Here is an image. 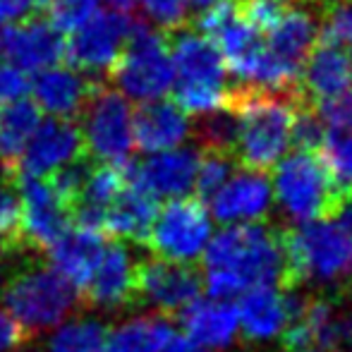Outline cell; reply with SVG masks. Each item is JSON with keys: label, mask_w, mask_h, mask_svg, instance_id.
Wrapping results in <instances>:
<instances>
[{"label": "cell", "mask_w": 352, "mask_h": 352, "mask_svg": "<svg viewBox=\"0 0 352 352\" xmlns=\"http://www.w3.org/2000/svg\"><path fill=\"white\" fill-rule=\"evenodd\" d=\"M336 226L343 230V235L348 237L350 247H352V195L350 197H343V199L336 204Z\"/></svg>", "instance_id": "ee69618b"}, {"label": "cell", "mask_w": 352, "mask_h": 352, "mask_svg": "<svg viewBox=\"0 0 352 352\" xmlns=\"http://www.w3.org/2000/svg\"><path fill=\"white\" fill-rule=\"evenodd\" d=\"M173 326L161 314H135L108 331L106 352H163Z\"/></svg>", "instance_id": "83f0119b"}, {"label": "cell", "mask_w": 352, "mask_h": 352, "mask_svg": "<svg viewBox=\"0 0 352 352\" xmlns=\"http://www.w3.org/2000/svg\"><path fill=\"white\" fill-rule=\"evenodd\" d=\"M329 132H352V87L329 101L314 103Z\"/></svg>", "instance_id": "74e56055"}, {"label": "cell", "mask_w": 352, "mask_h": 352, "mask_svg": "<svg viewBox=\"0 0 352 352\" xmlns=\"http://www.w3.org/2000/svg\"><path fill=\"white\" fill-rule=\"evenodd\" d=\"M292 3L295 0H240L237 12L254 32L266 36L280 22L283 14L292 8Z\"/></svg>", "instance_id": "8d00e7d4"}, {"label": "cell", "mask_w": 352, "mask_h": 352, "mask_svg": "<svg viewBox=\"0 0 352 352\" xmlns=\"http://www.w3.org/2000/svg\"><path fill=\"white\" fill-rule=\"evenodd\" d=\"M163 352H209V350H204L201 345H197L195 340L185 338V336H173L166 348H163Z\"/></svg>", "instance_id": "f6af8a7d"}, {"label": "cell", "mask_w": 352, "mask_h": 352, "mask_svg": "<svg viewBox=\"0 0 352 352\" xmlns=\"http://www.w3.org/2000/svg\"><path fill=\"white\" fill-rule=\"evenodd\" d=\"M38 125H41V111L27 98L8 103L0 111V161L5 166L14 168Z\"/></svg>", "instance_id": "f1b7e54d"}, {"label": "cell", "mask_w": 352, "mask_h": 352, "mask_svg": "<svg viewBox=\"0 0 352 352\" xmlns=\"http://www.w3.org/2000/svg\"><path fill=\"white\" fill-rule=\"evenodd\" d=\"M158 211V199L151 197L146 190L132 185L125 177V187L120 195L108 206L103 228L111 235L122 237L130 242H146V235L151 230V223Z\"/></svg>", "instance_id": "4316f807"}, {"label": "cell", "mask_w": 352, "mask_h": 352, "mask_svg": "<svg viewBox=\"0 0 352 352\" xmlns=\"http://www.w3.org/2000/svg\"><path fill=\"white\" fill-rule=\"evenodd\" d=\"M221 3H228V0H187V8L195 12V17H199V14L209 12V10L218 8Z\"/></svg>", "instance_id": "7dc6e473"}, {"label": "cell", "mask_w": 352, "mask_h": 352, "mask_svg": "<svg viewBox=\"0 0 352 352\" xmlns=\"http://www.w3.org/2000/svg\"><path fill=\"white\" fill-rule=\"evenodd\" d=\"M173 72H175V103L187 116H209L228 101L226 63L211 38L197 29H175L168 38Z\"/></svg>", "instance_id": "3957f363"}, {"label": "cell", "mask_w": 352, "mask_h": 352, "mask_svg": "<svg viewBox=\"0 0 352 352\" xmlns=\"http://www.w3.org/2000/svg\"><path fill=\"white\" fill-rule=\"evenodd\" d=\"M237 163L230 153L223 151H201L199 153V168L195 177V192L204 204L228 182V177L235 173Z\"/></svg>", "instance_id": "e575fe53"}, {"label": "cell", "mask_w": 352, "mask_h": 352, "mask_svg": "<svg viewBox=\"0 0 352 352\" xmlns=\"http://www.w3.org/2000/svg\"><path fill=\"white\" fill-rule=\"evenodd\" d=\"M285 264L295 278L311 285H336L352 276V247L336 221H321L295 226L287 237Z\"/></svg>", "instance_id": "5b68a950"}, {"label": "cell", "mask_w": 352, "mask_h": 352, "mask_svg": "<svg viewBox=\"0 0 352 352\" xmlns=\"http://www.w3.org/2000/svg\"><path fill=\"white\" fill-rule=\"evenodd\" d=\"M338 201L352 195V132H329L319 151Z\"/></svg>", "instance_id": "4dcf8cb0"}, {"label": "cell", "mask_w": 352, "mask_h": 352, "mask_svg": "<svg viewBox=\"0 0 352 352\" xmlns=\"http://www.w3.org/2000/svg\"><path fill=\"white\" fill-rule=\"evenodd\" d=\"M17 204V245L48 250L70 228V206L51 180L19 177Z\"/></svg>", "instance_id": "30bf717a"}, {"label": "cell", "mask_w": 352, "mask_h": 352, "mask_svg": "<svg viewBox=\"0 0 352 352\" xmlns=\"http://www.w3.org/2000/svg\"><path fill=\"white\" fill-rule=\"evenodd\" d=\"M3 300L24 333H41L67 321L77 305V290L51 266H29L8 283Z\"/></svg>", "instance_id": "8992f818"}, {"label": "cell", "mask_w": 352, "mask_h": 352, "mask_svg": "<svg viewBox=\"0 0 352 352\" xmlns=\"http://www.w3.org/2000/svg\"><path fill=\"white\" fill-rule=\"evenodd\" d=\"M19 204L17 195L10 185L0 182V245H17Z\"/></svg>", "instance_id": "ab89813d"}, {"label": "cell", "mask_w": 352, "mask_h": 352, "mask_svg": "<svg viewBox=\"0 0 352 352\" xmlns=\"http://www.w3.org/2000/svg\"><path fill=\"white\" fill-rule=\"evenodd\" d=\"M32 84L24 70H19L12 63H0V103L8 106V103L22 101L29 94Z\"/></svg>", "instance_id": "60d3db41"}, {"label": "cell", "mask_w": 352, "mask_h": 352, "mask_svg": "<svg viewBox=\"0 0 352 352\" xmlns=\"http://www.w3.org/2000/svg\"><path fill=\"white\" fill-rule=\"evenodd\" d=\"M94 89L96 87L84 77V72L67 65H53L38 72L32 84L36 108L58 120H70L79 116L91 98Z\"/></svg>", "instance_id": "ffe728a7"}, {"label": "cell", "mask_w": 352, "mask_h": 352, "mask_svg": "<svg viewBox=\"0 0 352 352\" xmlns=\"http://www.w3.org/2000/svg\"><path fill=\"white\" fill-rule=\"evenodd\" d=\"M348 58H350V70H352V46H350V53H348Z\"/></svg>", "instance_id": "681fc988"}, {"label": "cell", "mask_w": 352, "mask_h": 352, "mask_svg": "<svg viewBox=\"0 0 352 352\" xmlns=\"http://www.w3.org/2000/svg\"><path fill=\"white\" fill-rule=\"evenodd\" d=\"M326 135H329V130H326L324 120L319 118L316 108L300 96L295 103V111H292L290 146L295 148V151L319 153L326 142Z\"/></svg>", "instance_id": "1f68e13d"}, {"label": "cell", "mask_w": 352, "mask_h": 352, "mask_svg": "<svg viewBox=\"0 0 352 352\" xmlns=\"http://www.w3.org/2000/svg\"><path fill=\"white\" fill-rule=\"evenodd\" d=\"M0 51H5L8 63L17 65L24 72H43L53 65H60L65 56L63 34L51 22L43 19H24L8 27L0 36Z\"/></svg>", "instance_id": "e0dca14e"}, {"label": "cell", "mask_w": 352, "mask_h": 352, "mask_svg": "<svg viewBox=\"0 0 352 352\" xmlns=\"http://www.w3.org/2000/svg\"><path fill=\"white\" fill-rule=\"evenodd\" d=\"M319 38V17L309 5L292 3V8L280 17V22L266 34L264 43L269 56H274L283 67L300 77L307 56Z\"/></svg>", "instance_id": "44dd1931"}, {"label": "cell", "mask_w": 352, "mask_h": 352, "mask_svg": "<svg viewBox=\"0 0 352 352\" xmlns=\"http://www.w3.org/2000/svg\"><path fill=\"white\" fill-rule=\"evenodd\" d=\"M132 19L125 12H96L84 27L70 34L65 56L74 70L89 74L111 72L132 34Z\"/></svg>", "instance_id": "8fae6325"}, {"label": "cell", "mask_w": 352, "mask_h": 352, "mask_svg": "<svg viewBox=\"0 0 352 352\" xmlns=\"http://www.w3.org/2000/svg\"><path fill=\"white\" fill-rule=\"evenodd\" d=\"M111 74L118 94H122L127 101L148 103L163 98L175 84L168 36L156 29L135 24Z\"/></svg>", "instance_id": "52a82bcc"}, {"label": "cell", "mask_w": 352, "mask_h": 352, "mask_svg": "<svg viewBox=\"0 0 352 352\" xmlns=\"http://www.w3.org/2000/svg\"><path fill=\"white\" fill-rule=\"evenodd\" d=\"M197 140L201 144V151H223L230 153L237 140V116L228 106L221 111H213L209 116H201V122L192 127Z\"/></svg>", "instance_id": "d6a6232c"}, {"label": "cell", "mask_w": 352, "mask_h": 352, "mask_svg": "<svg viewBox=\"0 0 352 352\" xmlns=\"http://www.w3.org/2000/svg\"><path fill=\"white\" fill-rule=\"evenodd\" d=\"M108 331L96 319H70L56 326L43 352H106Z\"/></svg>", "instance_id": "f546056e"}, {"label": "cell", "mask_w": 352, "mask_h": 352, "mask_svg": "<svg viewBox=\"0 0 352 352\" xmlns=\"http://www.w3.org/2000/svg\"><path fill=\"white\" fill-rule=\"evenodd\" d=\"M213 232V218L204 201L182 197L156 211L146 242L156 259L192 266L204 256Z\"/></svg>", "instance_id": "9c48e42d"}, {"label": "cell", "mask_w": 352, "mask_h": 352, "mask_svg": "<svg viewBox=\"0 0 352 352\" xmlns=\"http://www.w3.org/2000/svg\"><path fill=\"white\" fill-rule=\"evenodd\" d=\"M82 158L84 144L79 127L72 125L70 120L48 118V120H41V125L36 127L32 140L24 146L22 156L14 163V170H19V177L48 180Z\"/></svg>", "instance_id": "4fadbf2b"}, {"label": "cell", "mask_w": 352, "mask_h": 352, "mask_svg": "<svg viewBox=\"0 0 352 352\" xmlns=\"http://www.w3.org/2000/svg\"><path fill=\"white\" fill-rule=\"evenodd\" d=\"M345 352H352V345H350V348H348V350H345Z\"/></svg>", "instance_id": "816d5d0a"}, {"label": "cell", "mask_w": 352, "mask_h": 352, "mask_svg": "<svg viewBox=\"0 0 352 352\" xmlns=\"http://www.w3.org/2000/svg\"><path fill=\"white\" fill-rule=\"evenodd\" d=\"M182 329L185 338L195 340L209 352L228 350L240 338V321H237L235 302L199 297L195 305L182 311Z\"/></svg>", "instance_id": "603a6c76"}, {"label": "cell", "mask_w": 352, "mask_h": 352, "mask_svg": "<svg viewBox=\"0 0 352 352\" xmlns=\"http://www.w3.org/2000/svg\"><path fill=\"white\" fill-rule=\"evenodd\" d=\"M36 8H41V0H0V27L24 22Z\"/></svg>", "instance_id": "b9f144b4"}, {"label": "cell", "mask_w": 352, "mask_h": 352, "mask_svg": "<svg viewBox=\"0 0 352 352\" xmlns=\"http://www.w3.org/2000/svg\"><path fill=\"white\" fill-rule=\"evenodd\" d=\"M108 5H111L116 12H127V10H132L135 8V3L137 0H106Z\"/></svg>", "instance_id": "c3c4849f"}, {"label": "cell", "mask_w": 352, "mask_h": 352, "mask_svg": "<svg viewBox=\"0 0 352 352\" xmlns=\"http://www.w3.org/2000/svg\"><path fill=\"white\" fill-rule=\"evenodd\" d=\"M201 287L209 297L235 302L264 285H278L287 274L283 237L266 223L223 226L206 247Z\"/></svg>", "instance_id": "6da1fadb"}, {"label": "cell", "mask_w": 352, "mask_h": 352, "mask_svg": "<svg viewBox=\"0 0 352 352\" xmlns=\"http://www.w3.org/2000/svg\"><path fill=\"white\" fill-rule=\"evenodd\" d=\"M103 240L101 230H94V228H67L51 247H48V254H51V269L56 274H60L74 290H84L89 278H91L94 269H96L98 259L103 254Z\"/></svg>", "instance_id": "cb8c5ba5"}, {"label": "cell", "mask_w": 352, "mask_h": 352, "mask_svg": "<svg viewBox=\"0 0 352 352\" xmlns=\"http://www.w3.org/2000/svg\"><path fill=\"white\" fill-rule=\"evenodd\" d=\"M132 127H135V146H140L146 156L177 148L192 135L187 113H182L175 101L166 98L142 103L135 111Z\"/></svg>", "instance_id": "7402d4cb"}, {"label": "cell", "mask_w": 352, "mask_h": 352, "mask_svg": "<svg viewBox=\"0 0 352 352\" xmlns=\"http://www.w3.org/2000/svg\"><path fill=\"white\" fill-rule=\"evenodd\" d=\"M213 221L221 226H252L264 223L274 209L271 180L266 173L256 170H235L228 182L206 201Z\"/></svg>", "instance_id": "9a60e30c"}, {"label": "cell", "mask_w": 352, "mask_h": 352, "mask_svg": "<svg viewBox=\"0 0 352 352\" xmlns=\"http://www.w3.org/2000/svg\"><path fill=\"white\" fill-rule=\"evenodd\" d=\"M142 5L144 14L151 19L156 27L161 29H175L182 27V22L187 19V0H137Z\"/></svg>", "instance_id": "f35d334b"}, {"label": "cell", "mask_w": 352, "mask_h": 352, "mask_svg": "<svg viewBox=\"0 0 352 352\" xmlns=\"http://www.w3.org/2000/svg\"><path fill=\"white\" fill-rule=\"evenodd\" d=\"M319 41L333 46H352V0H324L316 10Z\"/></svg>", "instance_id": "836d02e7"}, {"label": "cell", "mask_w": 352, "mask_h": 352, "mask_svg": "<svg viewBox=\"0 0 352 352\" xmlns=\"http://www.w3.org/2000/svg\"><path fill=\"white\" fill-rule=\"evenodd\" d=\"M122 187H125L122 168L89 163L82 185L70 201V216L77 218V226L103 230V218H106L108 206L120 195Z\"/></svg>", "instance_id": "d4e9b609"}, {"label": "cell", "mask_w": 352, "mask_h": 352, "mask_svg": "<svg viewBox=\"0 0 352 352\" xmlns=\"http://www.w3.org/2000/svg\"><path fill=\"white\" fill-rule=\"evenodd\" d=\"M98 3L101 0H41V8H46L51 27L72 34L98 12Z\"/></svg>", "instance_id": "d590c367"}, {"label": "cell", "mask_w": 352, "mask_h": 352, "mask_svg": "<svg viewBox=\"0 0 352 352\" xmlns=\"http://www.w3.org/2000/svg\"><path fill=\"white\" fill-rule=\"evenodd\" d=\"M302 300L280 285H264L245 292L235 300L240 336L254 343H271L285 338L302 311Z\"/></svg>", "instance_id": "7c38bea8"}, {"label": "cell", "mask_w": 352, "mask_h": 352, "mask_svg": "<svg viewBox=\"0 0 352 352\" xmlns=\"http://www.w3.org/2000/svg\"><path fill=\"white\" fill-rule=\"evenodd\" d=\"M350 87L352 70L348 51L316 38L314 48L309 51L300 70V79H297V89H300L302 98L314 106V103L338 96Z\"/></svg>", "instance_id": "ac0fdd59"}, {"label": "cell", "mask_w": 352, "mask_h": 352, "mask_svg": "<svg viewBox=\"0 0 352 352\" xmlns=\"http://www.w3.org/2000/svg\"><path fill=\"white\" fill-rule=\"evenodd\" d=\"M285 336L309 340V343L319 345L326 352H333L336 348H350L352 314L338 309L331 302H311V305L302 307L300 316H297V321Z\"/></svg>", "instance_id": "484cf974"}, {"label": "cell", "mask_w": 352, "mask_h": 352, "mask_svg": "<svg viewBox=\"0 0 352 352\" xmlns=\"http://www.w3.org/2000/svg\"><path fill=\"white\" fill-rule=\"evenodd\" d=\"M24 329L10 316L8 309H0V352H14L24 343Z\"/></svg>", "instance_id": "7bdbcfd3"}, {"label": "cell", "mask_w": 352, "mask_h": 352, "mask_svg": "<svg viewBox=\"0 0 352 352\" xmlns=\"http://www.w3.org/2000/svg\"><path fill=\"white\" fill-rule=\"evenodd\" d=\"M271 170L274 204L295 226L321 221L338 204V195L319 153H285Z\"/></svg>", "instance_id": "277c9868"}, {"label": "cell", "mask_w": 352, "mask_h": 352, "mask_svg": "<svg viewBox=\"0 0 352 352\" xmlns=\"http://www.w3.org/2000/svg\"><path fill=\"white\" fill-rule=\"evenodd\" d=\"M300 89L274 91L254 84L228 89L226 106L237 116V140L232 158L245 170L269 173L290 146L292 111Z\"/></svg>", "instance_id": "7a4b0ae2"}, {"label": "cell", "mask_w": 352, "mask_h": 352, "mask_svg": "<svg viewBox=\"0 0 352 352\" xmlns=\"http://www.w3.org/2000/svg\"><path fill=\"white\" fill-rule=\"evenodd\" d=\"M135 111L130 101L116 89H94L91 98L82 111L84 151L96 163L125 168L135 148Z\"/></svg>", "instance_id": "ba28073f"}, {"label": "cell", "mask_w": 352, "mask_h": 352, "mask_svg": "<svg viewBox=\"0 0 352 352\" xmlns=\"http://www.w3.org/2000/svg\"><path fill=\"white\" fill-rule=\"evenodd\" d=\"M201 276L187 264L151 259L137 266L135 297L146 302L156 314H182L201 297Z\"/></svg>", "instance_id": "5bb4252c"}, {"label": "cell", "mask_w": 352, "mask_h": 352, "mask_svg": "<svg viewBox=\"0 0 352 352\" xmlns=\"http://www.w3.org/2000/svg\"><path fill=\"white\" fill-rule=\"evenodd\" d=\"M0 290H3V269H0Z\"/></svg>", "instance_id": "f907efd6"}, {"label": "cell", "mask_w": 352, "mask_h": 352, "mask_svg": "<svg viewBox=\"0 0 352 352\" xmlns=\"http://www.w3.org/2000/svg\"><path fill=\"white\" fill-rule=\"evenodd\" d=\"M137 259L125 245L113 242L103 247V254L87 283V295L91 305L101 309H118L135 297Z\"/></svg>", "instance_id": "d6986e66"}, {"label": "cell", "mask_w": 352, "mask_h": 352, "mask_svg": "<svg viewBox=\"0 0 352 352\" xmlns=\"http://www.w3.org/2000/svg\"><path fill=\"white\" fill-rule=\"evenodd\" d=\"M197 168H199V151L192 146H177L170 151L148 153L144 161L127 168L125 177L156 199L170 201L195 192Z\"/></svg>", "instance_id": "2e32d148"}, {"label": "cell", "mask_w": 352, "mask_h": 352, "mask_svg": "<svg viewBox=\"0 0 352 352\" xmlns=\"http://www.w3.org/2000/svg\"><path fill=\"white\" fill-rule=\"evenodd\" d=\"M285 343H287V352H326L319 345L309 343V340L295 338V336H285Z\"/></svg>", "instance_id": "bcb514c9"}]
</instances>
